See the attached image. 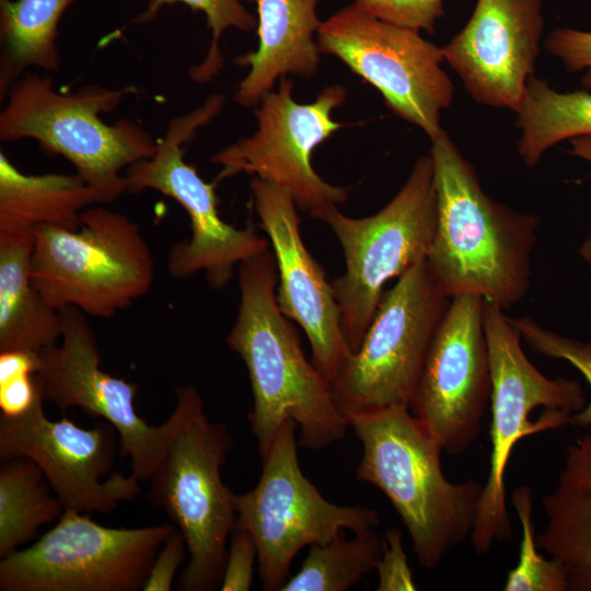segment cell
I'll list each match as a JSON object with an SVG mask.
<instances>
[{
    "label": "cell",
    "mask_w": 591,
    "mask_h": 591,
    "mask_svg": "<svg viewBox=\"0 0 591 591\" xmlns=\"http://www.w3.org/2000/svg\"><path fill=\"white\" fill-rule=\"evenodd\" d=\"M60 313L59 344L38 352L35 378L44 401L60 412L77 407L109 422L118 433L121 455L130 460V474L140 482L149 480L183 426L197 389L177 386L171 416L160 426H150L135 406L138 385L101 368L88 315L71 306Z\"/></svg>",
    "instance_id": "cell-10"
},
{
    "label": "cell",
    "mask_w": 591,
    "mask_h": 591,
    "mask_svg": "<svg viewBox=\"0 0 591 591\" xmlns=\"http://www.w3.org/2000/svg\"><path fill=\"white\" fill-rule=\"evenodd\" d=\"M484 328L491 375L490 468L470 536L476 554L509 541L512 523L506 505L505 473L519 440L570 424L586 406L579 383L551 379L526 358L519 331L501 306L484 300Z\"/></svg>",
    "instance_id": "cell-5"
},
{
    "label": "cell",
    "mask_w": 591,
    "mask_h": 591,
    "mask_svg": "<svg viewBox=\"0 0 591 591\" xmlns=\"http://www.w3.org/2000/svg\"><path fill=\"white\" fill-rule=\"evenodd\" d=\"M65 507L46 489L42 470L27 457L2 461L0 468V559L33 541L38 530L57 522Z\"/></svg>",
    "instance_id": "cell-26"
},
{
    "label": "cell",
    "mask_w": 591,
    "mask_h": 591,
    "mask_svg": "<svg viewBox=\"0 0 591 591\" xmlns=\"http://www.w3.org/2000/svg\"><path fill=\"white\" fill-rule=\"evenodd\" d=\"M258 14V46L255 51L236 57L239 66L250 67L237 84L234 100L243 106L258 104L274 90L278 78L294 74L312 78L320 65L314 35L321 26L317 0H247Z\"/></svg>",
    "instance_id": "cell-20"
},
{
    "label": "cell",
    "mask_w": 591,
    "mask_h": 591,
    "mask_svg": "<svg viewBox=\"0 0 591 591\" xmlns=\"http://www.w3.org/2000/svg\"><path fill=\"white\" fill-rule=\"evenodd\" d=\"M521 339L535 352L547 358L561 359L581 372L591 387V341L576 340L555 333L531 317L512 318ZM570 424L591 426V402L572 415Z\"/></svg>",
    "instance_id": "cell-30"
},
{
    "label": "cell",
    "mask_w": 591,
    "mask_h": 591,
    "mask_svg": "<svg viewBox=\"0 0 591 591\" xmlns=\"http://www.w3.org/2000/svg\"><path fill=\"white\" fill-rule=\"evenodd\" d=\"M326 223L345 256V273L332 281L346 340L355 352L368 329L386 282L426 259L437 225L431 155H421L404 186L379 212L350 218L337 206L310 215Z\"/></svg>",
    "instance_id": "cell-8"
},
{
    "label": "cell",
    "mask_w": 591,
    "mask_h": 591,
    "mask_svg": "<svg viewBox=\"0 0 591 591\" xmlns=\"http://www.w3.org/2000/svg\"><path fill=\"white\" fill-rule=\"evenodd\" d=\"M174 525L107 528L65 510L31 546L0 559V591H138Z\"/></svg>",
    "instance_id": "cell-13"
},
{
    "label": "cell",
    "mask_w": 591,
    "mask_h": 591,
    "mask_svg": "<svg viewBox=\"0 0 591 591\" xmlns=\"http://www.w3.org/2000/svg\"><path fill=\"white\" fill-rule=\"evenodd\" d=\"M155 264L139 225L102 205L86 208L77 230L34 231L31 279L55 309L111 318L152 287Z\"/></svg>",
    "instance_id": "cell-6"
},
{
    "label": "cell",
    "mask_w": 591,
    "mask_h": 591,
    "mask_svg": "<svg viewBox=\"0 0 591 591\" xmlns=\"http://www.w3.org/2000/svg\"><path fill=\"white\" fill-rule=\"evenodd\" d=\"M129 89L90 84L76 92L54 89L53 79L34 72L21 76L9 89L0 114V139L31 138L67 159L76 173L99 195L101 204L128 192L126 167L149 159L158 147L141 125L129 119L105 124Z\"/></svg>",
    "instance_id": "cell-4"
},
{
    "label": "cell",
    "mask_w": 591,
    "mask_h": 591,
    "mask_svg": "<svg viewBox=\"0 0 591 591\" xmlns=\"http://www.w3.org/2000/svg\"><path fill=\"white\" fill-rule=\"evenodd\" d=\"M511 502L521 524L522 536L517 566L509 571L505 591H568L561 564L537 552L533 518V491L528 486L513 489Z\"/></svg>",
    "instance_id": "cell-28"
},
{
    "label": "cell",
    "mask_w": 591,
    "mask_h": 591,
    "mask_svg": "<svg viewBox=\"0 0 591 591\" xmlns=\"http://www.w3.org/2000/svg\"><path fill=\"white\" fill-rule=\"evenodd\" d=\"M76 0H0V97L30 67L58 71V25Z\"/></svg>",
    "instance_id": "cell-24"
},
{
    "label": "cell",
    "mask_w": 591,
    "mask_h": 591,
    "mask_svg": "<svg viewBox=\"0 0 591 591\" xmlns=\"http://www.w3.org/2000/svg\"><path fill=\"white\" fill-rule=\"evenodd\" d=\"M237 282L240 303L225 343L248 372L254 398L248 420L260 459L287 420L298 425L302 448L321 450L337 442L349 428L348 420L278 305L273 250L243 260Z\"/></svg>",
    "instance_id": "cell-1"
},
{
    "label": "cell",
    "mask_w": 591,
    "mask_h": 591,
    "mask_svg": "<svg viewBox=\"0 0 591 591\" xmlns=\"http://www.w3.org/2000/svg\"><path fill=\"white\" fill-rule=\"evenodd\" d=\"M297 428L293 420L281 426L262 460L257 485L235 497L236 523L255 540L265 591L281 590L290 578L293 558L303 547L331 542L346 530L358 533L380 525L375 510L332 503L303 475L298 460Z\"/></svg>",
    "instance_id": "cell-11"
},
{
    "label": "cell",
    "mask_w": 591,
    "mask_h": 591,
    "mask_svg": "<svg viewBox=\"0 0 591 591\" xmlns=\"http://www.w3.org/2000/svg\"><path fill=\"white\" fill-rule=\"evenodd\" d=\"M232 448L227 426L208 418L196 391L183 426L149 478L147 495L149 503L161 508L186 541L188 560L176 590L220 588L229 540L237 522L236 494L221 477Z\"/></svg>",
    "instance_id": "cell-7"
},
{
    "label": "cell",
    "mask_w": 591,
    "mask_h": 591,
    "mask_svg": "<svg viewBox=\"0 0 591 591\" xmlns=\"http://www.w3.org/2000/svg\"><path fill=\"white\" fill-rule=\"evenodd\" d=\"M33 236L0 234V352H39L61 338L60 310L31 279Z\"/></svg>",
    "instance_id": "cell-23"
},
{
    "label": "cell",
    "mask_w": 591,
    "mask_h": 591,
    "mask_svg": "<svg viewBox=\"0 0 591 591\" xmlns=\"http://www.w3.org/2000/svg\"><path fill=\"white\" fill-rule=\"evenodd\" d=\"M384 547L375 529L310 546L300 570L280 591H346L376 569Z\"/></svg>",
    "instance_id": "cell-27"
},
{
    "label": "cell",
    "mask_w": 591,
    "mask_h": 591,
    "mask_svg": "<svg viewBox=\"0 0 591 591\" xmlns=\"http://www.w3.org/2000/svg\"><path fill=\"white\" fill-rule=\"evenodd\" d=\"M362 445L356 471L389 498L413 542L419 564L434 569L471 536L484 484L452 483L442 449L406 405L347 417Z\"/></svg>",
    "instance_id": "cell-3"
},
{
    "label": "cell",
    "mask_w": 591,
    "mask_h": 591,
    "mask_svg": "<svg viewBox=\"0 0 591 591\" xmlns=\"http://www.w3.org/2000/svg\"><path fill=\"white\" fill-rule=\"evenodd\" d=\"M370 14L414 31L433 33L444 15L443 0H355Z\"/></svg>",
    "instance_id": "cell-31"
},
{
    "label": "cell",
    "mask_w": 591,
    "mask_h": 591,
    "mask_svg": "<svg viewBox=\"0 0 591 591\" xmlns=\"http://www.w3.org/2000/svg\"><path fill=\"white\" fill-rule=\"evenodd\" d=\"M484 299L451 298L409 403L442 451L460 455L474 442L490 402L491 375Z\"/></svg>",
    "instance_id": "cell-17"
},
{
    "label": "cell",
    "mask_w": 591,
    "mask_h": 591,
    "mask_svg": "<svg viewBox=\"0 0 591 591\" xmlns=\"http://www.w3.org/2000/svg\"><path fill=\"white\" fill-rule=\"evenodd\" d=\"M175 3H183L193 11L201 12L211 31V44L205 59L189 70L190 78L197 83L212 80L223 67L219 40L228 28L250 32L257 27V19L240 0H150L135 23L151 22L164 7Z\"/></svg>",
    "instance_id": "cell-29"
},
{
    "label": "cell",
    "mask_w": 591,
    "mask_h": 591,
    "mask_svg": "<svg viewBox=\"0 0 591 591\" xmlns=\"http://www.w3.org/2000/svg\"><path fill=\"white\" fill-rule=\"evenodd\" d=\"M517 115L518 152L525 165L534 166L556 143L591 136V93L558 92L532 77Z\"/></svg>",
    "instance_id": "cell-25"
},
{
    "label": "cell",
    "mask_w": 591,
    "mask_h": 591,
    "mask_svg": "<svg viewBox=\"0 0 591 591\" xmlns=\"http://www.w3.org/2000/svg\"><path fill=\"white\" fill-rule=\"evenodd\" d=\"M223 103L220 94H212L201 106L172 118L154 154L130 166L126 174L128 192L157 190L177 201L189 218L190 236L169 252V274L184 279L204 273L215 289L225 287L243 260L270 247L253 225L237 229L221 219L218 181L207 183L184 160V144L218 115Z\"/></svg>",
    "instance_id": "cell-12"
},
{
    "label": "cell",
    "mask_w": 591,
    "mask_h": 591,
    "mask_svg": "<svg viewBox=\"0 0 591 591\" xmlns=\"http://www.w3.org/2000/svg\"><path fill=\"white\" fill-rule=\"evenodd\" d=\"M543 0H477L465 26L442 47L444 60L479 104L518 112L534 77Z\"/></svg>",
    "instance_id": "cell-19"
},
{
    "label": "cell",
    "mask_w": 591,
    "mask_h": 591,
    "mask_svg": "<svg viewBox=\"0 0 591 591\" xmlns=\"http://www.w3.org/2000/svg\"><path fill=\"white\" fill-rule=\"evenodd\" d=\"M251 190L259 227L276 259L278 305L304 331L312 362L331 384L354 354L343 332L332 282L301 237L298 207L290 196L257 177L252 179Z\"/></svg>",
    "instance_id": "cell-18"
},
{
    "label": "cell",
    "mask_w": 591,
    "mask_h": 591,
    "mask_svg": "<svg viewBox=\"0 0 591 591\" xmlns=\"http://www.w3.org/2000/svg\"><path fill=\"white\" fill-rule=\"evenodd\" d=\"M316 43L321 54L339 58L430 140L443 130L441 112L451 105L454 89L441 67L442 47L418 31L378 19L355 0L321 23Z\"/></svg>",
    "instance_id": "cell-14"
},
{
    "label": "cell",
    "mask_w": 591,
    "mask_h": 591,
    "mask_svg": "<svg viewBox=\"0 0 591 591\" xmlns=\"http://www.w3.org/2000/svg\"><path fill=\"white\" fill-rule=\"evenodd\" d=\"M257 546L252 534L236 523L227 553L221 591H247L252 588Z\"/></svg>",
    "instance_id": "cell-32"
},
{
    "label": "cell",
    "mask_w": 591,
    "mask_h": 591,
    "mask_svg": "<svg viewBox=\"0 0 591 591\" xmlns=\"http://www.w3.org/2000/svg\"><path fill=\"white\" fill-rule=\"evenodd\" d=\"M187 552L183 534L174 526L160 547L142 591H170Z\"/></svg>",
    "instance_id": "cell-35"
},
{
    "label": "cell",
    "mask_w": 591,
    "mask_h": 591,
    "mask_svg": "<svg viewBox=\"0 0 591 591\" xmlns=\"http://www.w3.org/2000/svg\"><path fill=\"white\" fill-rule=\"evenodd\" d=\"M43 395L24 413L0 414V459L27 457L44 473L66 510L108 513L141 494L132 474H111L116 430L107 421L83 428L46 417Z\"/></svg>",
    "instance_id": "cell-16"
},
{
    "label": "cell",
    "mask_w": 591,
    "mask_h": 591,
    "mask_svg": "<svg viewBox=\"0 0 591 591\" xmlns=\"http://www.w3.org/2000/svg\"><path fill=\"white\" fill-rule=\"evenodd\" d=\"M384 547L376 565V591H413L416 583L403 547V534L395 528L386 529Z\"/></svg>",
    "instance_id": "cell-33"
},
{
    "label": "cell",
    "mask_w": 591,
    "mask_h": 591,
    "mask_svg": "<svg viewBox=\"0 0 591 591\" xmlns=\"http://www.w3.org/2000/svg\"><path fill=\"white\" fill-rule=\"evenodd\" d=\"M292 88L290 80L281 78L279 89L258 102L254 135L219 151L211 161L222 166L217 181L239 173L255 175L312 215L348 198L347 190L326 183L311 161L314 149L343 126L332 119V113L345 102L347 91L331 85L314 102L299 104L292 99Z\"/></svg>",
    "instance_id": "cell-15"
},
{
    "label": "cell",
    "mask_w": 591,
    "mask_h": 591,
    "mask_svg": "<svg viewBox=\"0 0 591 591\" xmlns=\"http://www.w3.org/2000/svg\"><path fill=\"white\" fill-rule=\"evenodd\" d=\"M437 225L426 257L450 298L470 293L507 310L525 297L540 217L491 199L442 130L431 140Z\"/></svg>",
    "instance_id": "cell-2"
},
{
    "label": "cell",
    "mask_w": 591,
    "mask_h": 591,
    "mask_svg": "<svg viewBox=\"0 0 591 591\" xmlns=\"http://www.w3.org/2000/svg\"><path fill=\"white\" fill-rule=\"evenodd\" d=\"M545 530L538 548L558 560L568 591H591V433L566 447L554 489L542 499Z\"/></svg>",
    "instance_id": "cell-21"
},
{
    "label": "cell",
    "mask_w": 591,
    "mask_h": 591,
    "mask_svg": "<svg viewBox=\"0 0 591 591\" xmlns=\"http://www.w3.org/2000/svg\"><path fill=\"white\" fill-rule=\"evenodd\" d=\"M569 141L571 144L569 153L591 163V136L576 137ZM579 253L591 267V232L584 243L581 245Z\"/></svg>",
    "instance_id": "cell-37"
},
{
    "label": "cell",
    "mask_w": 591,
    "mask_h": 591,
    "mask_svg": "<svg viewBox=\"0 0 591 591\" xmlns=\"http://www.w3.org/2000/svg\"><path fill=\"white\" fill-rule=\"evenodd\" d=\"M546 50L563 61L570 71H584L582 85L591 88V32L560 27L545 40Z\"/></svg>",
    "instance_id": "cell-34"
},
{
    "label": "cell",
    "mask_w": 591,
    "mask_h": 591,
    "mask_svg": "<svg viewBox=\"0 0 591 591\" xmlns=\"http://www.w3.org/2000/svg\"><path fill=\"white\" fill-rule=\"evenodd\" d=\"M451 298L420 260L383 292L359 348L331 383L346 416L409 403Z\"/></svg>",
    "instance_id": "cell-9"
},
{
    "label": "cell",
    "mask_w": 591,
    "mask_h": 591,
    "mask_svg": "<svg viewBox=\"0 0 591 591\" xmlns=\"http://www.w3.org/2000/svg\"><path fill=\"white\" fill-rule=\"evenodd\" d=\"M42 395L35 373L22 372L0 378L1 414L15 416L28 409Z\"/></svg>",
    "instance_id": "cell-36"
},
{
    "label": "cell",
    "mask_w": 591,
    "mask_h": 591,
    "mask_svg": "<svg viewBox=\"0 0 591 591\" xmlns=\"http://www.w3.org/2000/svg\"><path fill=\"white\" fill-rule=\"evenodd\" d=\"M102 205L76 174H25L0 151V234L33 236L39 227L77 230L81 213Z\"/></svg>",
    "instance_id": "cell-22"
}]
</instances>
